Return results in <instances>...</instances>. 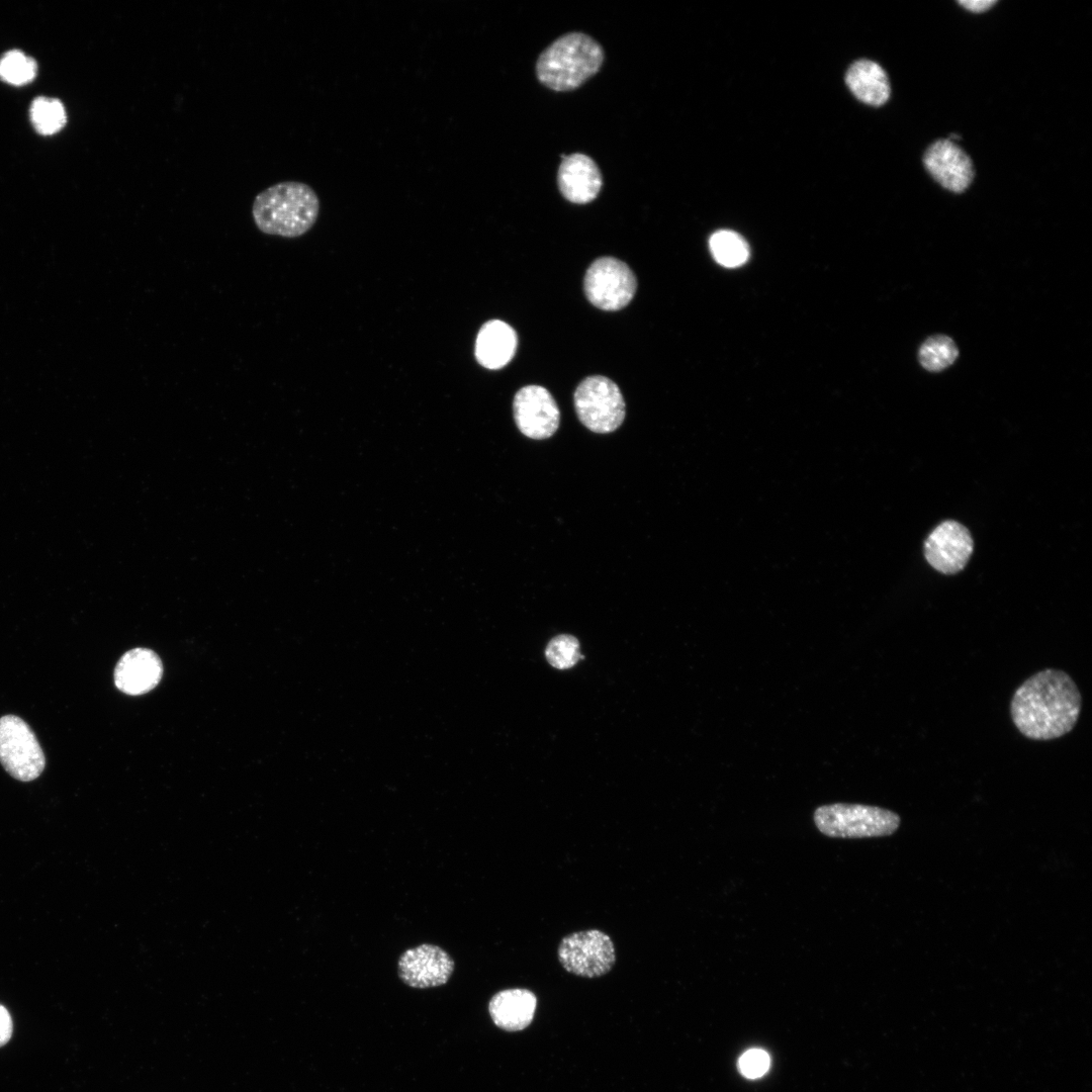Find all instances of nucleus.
Here are the masks:
<instances>
[{
  "label": "nucleus",
  "mask_w": 1092,
  "mask_h": 1092,
  "mask_svg": "<svg viewBox=\"0 0 1092 1092\" xmlns=\"http://www.w3.org/2000/svg\"><path fill=\"white\" fill-rule=\"evenodd\" d=\"M959 356L954 342L947 336L935 335L928 338L920 347L918 359L922 367L937 372L951 365Z\"/></svg>",
  "instance_id": "nucleus-19"
},
{
  "label": "nucleus",
  "mask_w": 1092,
  "mask_h": 1092,
  "mask_svg": "<svg viewBox=\"0 0 1092 1092\" xmlns=\"http://www.w3.org/2000/svg\"><path fill=\"white\" fill-rule=\"evenodd\" d=\"M557 183L561 194L570 202L583 204L597 198L603 185L601 171L595 161L580 153L562 156Z\"/></svg>",
  "instance_id": "nucleus-13"
},
{
  "label": "nucleus",
  "mask_w": 1092,
  "mask_h": 1092,
  "mask_svg": "<svg viewBox=\"0 0 1092 1092\" xmlns=\"http://www.w3.org/2000/svg\"><path fill=\"white\" fill-rule=\"evenodd\" d=\"M604 57L603 48L589 35L566 33L541 53L536 74L544 86L554 91H570L600 70Z\"/></svg>",
  "instance_id": "nucleus-3"
},
{
  "label": "nucleus",
  "mask_w": 1092,
  "mask_h": 1092,
  "mask_svg": "<svg viewBox=\"0 0 1092 1092\" xmlns=\"http://www.w3.org/2000/svg\"><path fill=\"white\" fill-rule=\"evenodd\" d=\"M513 412L520 432L528 438H550L558 429L560 413L550 392L539 385L522 387L515 395Z\"/></svg>",
  "instance_id": "nucleus-9"
},
{
  "label": "nucleus",
  "mask_w": 1092,
  "mask_h": 1092,
  "mask_svg": "<svg viewBox=\"0 0 1092 1092\" xmlns=\"http://www.w3.org/2000/svg\"><path fill=\"white\" fill-rule=\"evenodd\" d=\"M320 199L315 191L299 181H283L258 193L252 204V215L263 234L283 238H298L315 223Z\"/></svg>",
  "instance_id": "nucleus-2"
},
{
  "label": "nucleus",
  "mask_w": 1092,
  "mask_h": 1092,
  "mask_svg": "<svg viewBox=\"0 0 1092 1092\" xmlns=\"http://www.w3.org/2000/svg\"><path fill=\"white\" fill-rule=\"evenodd\" d=\"M557 957L566 972L597 978L611 971L616 962V949L607 933L586 929L564 936L559 942Z\"/></svg>",
  "instance_id": "nucleus-7"
},
{
  "label": "nucleus",
  "mask_w": 1092,
  "mask_h": 1092,
  "mask_svg": "<svg viewBox=\"0 0 1092 1092\" xmlns=\"http://www.w3.org/2000/svg\"><path fill=\"white\" fill-rule=\"evenodd\" d=\"M0 763L14 779L30 782L44 769L46 757L40 744L20 717L5 715L0 718Z\"/></svg>",
  "instance_id": "nucleus-6"
},
{
  "label": "nucleus",
  "mask_w": 1092,
  "mask_h": 1092,
  "mask_svg": "<svg viewBox=\"0 0 1092 1092\" xmlns=\"http://www.w3.org/2000/svg\"><path fill=\"white\" fill-rule=\"evenodd\" d=\"M583 287L592 304L613 311L625 307L632 300L637 280L626 263L613 257H603L586 270Z\"/></svg>",
  "instance_id": "nucleus-8"
},
{
  "label": "nucleus",
  "mask_w": 1092,
  "mask_h": 1092,
  "mask_svg": "<svg viewBox=\"0 0 1092 1092\" xmlns=\"http://www.w3.org/2000/svg\"><path fill=\"white\" fill-rule=\"evenodd\" d=\"M518 345L515 330L507 323L491 320L483 324L475 341V358L487 369H499L514 357Z\"/></svg>",
  "instance_id": "nucleus-16"
},
{
  "label": "nucleus",
  "mask_w": 1092,
  "mask_h": 1092,
  "mask_svg": "<svg viewBox=\"0 0 1092 1092\" xmlns=\"http://www.w3.org/2000/svg\"><path fill=\"white\" fill-rule=\"evenodd\" d=\"M709 245L715 260L725 267L740 266L749 256V249L744 239L732 231L716 232L711 236Z\"/></svg>",
  "instance_id": "nucleus-18"
},
{
  "label": "nucleus",
  "mask_w": 1092,
  "mask_h": 1092,
  "mask_svg": "<svg viewBox=\"0 0 1092 1092\" xmlns=\"http://www.w3.org/2000/svg\"><path fill=\"white\" fill-rule=\"evenodd\" d=\"M162 673L161 659L153 650L133 648L118 660L114 669V684L124 694L143 695L159 684Z\"/></svg>",
  "instance_id": "nucleus-14"
},
{
  "label": "nucleus",
  "mask_w": 1092,
  "mask_h": 1092,
  "mask_svg": "<svg viewBox=\"0 0 1092 1092\" xmlns=\"http://www.w3.org/2000/svg\"><path fill=\"white\" fill-rule=\"evenodd\" d=\"M545 654L548 662L558 669L569 668L581 658L577 639L566 634L554 637L548 643Z\"/></svg>",
  "instance_id": "nucleus-22"
},
{
  "label": "nucleus",
  "mask_w": 1092,
  "mask_h": 1092,
  "mask_svg": "<svg viewBox=\"0 0 1092 1092\" xmlns=\"http://www.w3.org/2000/svg\"><path fill=\"white\" fill-rule=\"evenodd\" d=\"M770 1065L768 1054L760 1049H751L739 1059L738 1067L742 1075L755 1079L763 1076Z\"/></svg>",
  "instance_id": "nucleus-23"
},
{
  "label": "nucleus",
  "mask_w": 1092,
  "mask_h": 1092,
  "mask_svg": "<svg viewBox=\"0 0 1092 1092\" xmlns=\"http://www.w3.org/2000/svg\"><path fill=\"white\" fill-rule=\"evenodd\" d=\"M964 8L974 13H982L990 9L997 3L996 0H960L958 1Z\"/></svg>",
  "instance_id": "nucleus-25"
},
{
  "label": "nucleus",
  "mask_w": 1092,
  "mask_h": 1092,
  "mask_svg": "<svg viewBox=\"0 0 1092 1092\" xmlns=\"http://www.w3.org/2000/svg\"><path fill=\"white\" fill-rule=\"evenodd\" d=\"M818 830L834 838H866L893 834L900 816L893 811L869 805L834 803L814 811Z\"/></svg>",
  "instance_id": "nucleus-4"
},
{
  "label": "nucleus",
  "mask_w": 1092,
  "mask_h": 1092,
  "mask_svg": "<svg viewBox=\"0 0 1092 1092\" xmlns=\"http://www.w3.org/2000/svg\"><path fill=\"white\" fill-rule=\"evenodd\" d=\"M923 164L936 182L956 193L964 192L975 175L971 158L948 139L930 145L924 153Z\"/></svg>",
  "instance_id": "nucleus-12"
},
{
  "label": "nucleus",
  "mask_w": 1092,
  "mask_h": 1092,
  "mask_svg": "<svg viewBox=\"0 0 1092 1092\" xmlns=\"http://www.w3.org/2000/svg\"><path fill=\"white\" fill-rule=\"evenodd\" d=\"M973 547V539L965 526L956 521H945L925 540L924 555L934 569L953 574L965 567Z\"/></svg>",
  "instance_id": "nucleus-10"
},
{
  "label": "nucleus",
  "mask_w": 1092,
  "mask_h": 1092,
  "mask_svg": "<svg viewBox=\"0 0 1092 1092\" xmlns=\"http://www.w3.org/2000/svg\"><path fill=\"white\" fill-rule=\"evenodd\" d=\"M574 406L581 424L592 432L608 434L625 419V401L611 379L594 375L583 379L574 392Z\"/></svg>",
  "instance_id": "nucleus-5"
},
{
  "label": "nucleus",
  "mask_w": 1092,
  "mask_h": 1092,
  "mask_svg": "<svg viewBox=\"0 0 1092 1092\" xmlns=\"http://www.w3.org/2000/svg\"><path fill=\"white\" fill-rule=\"evenodd\" d=\"M537 1006L535 994L524 988L506 989L492 996L488 1011L496 1026L507 1031L522 1030L530 1025Z\"/></svg>",
  "instance_id": "nucleus-15"
},
{
  "label": "nucleus",
  "mask_w": 1092,
  "mask_h": 1092,
  "mask_svg": "<svg viewBox=\"0 0 1092 1092\" xmlns=\"http://www.w3.org/2000/svg\"><path fill=\"white\" fill-rule=\"evenodd\" d=\"M30 117L35 129L44 135L59 131L67 120L63 104L48 97H38L32 102Z\"/></svg>",
  "instance_id": "nucleus-20"
},
{
  "label": "nucleus",
  "mask_w": 1092,
  "mask_h": 1092,
  "mask_svg": "<svg viewBox=\"0 0 1092 1092\" xmlns=\"http://www.w3.org/2000/svg\"><path fill=\"white\" fill-rule=\"evenodd\" d=\"M13 1023L8 1010L0 1004V1046L6 1044L12 1035Z\"/></svg>",
  "instance_id": "nucleus-24"
},
{
  "label": "nucleus",
  "mask_w": 1092,
  "mask_h": 1092,
  "mask_svg": "<svg viewBox=\"0 0 1092 1092\" xmlns=\"http://www.w3.org/2000/svg\"><path fill=\"white\" fill-rule=\"evenodd\" d=\"M33 59L20 51H10L0 59V78L13 85H24L36 75Z\"/></svg>",
  "instance_id": "nucleus-21"
},
{
  "label": "nucleus",
  "mask_w": 1092,
  "mask_h": 1092,
  "mask_svg": "<svg viewBox=\"0 0 1092 1092\" xmlns=\"http://www.w3.org/2000/svg\"><path fill=\"white\" fill-rule=\"evenodd\" d=\"M1082 709V696L1065 671L1045 668L1026 678L1014 692L1010 716L1026 738L1048 741L1073 730Z\"/></svg>",
  "instance_id": "nucleus-1"
},
{
  "label": "nucleus",
  "mask_w": 1092,
  "mask_h": 1092,
  "mask_svg": "<svg viewBox=\"0 0 1092 1092\" xmlns=\"http://www.w3.org/2000/svg\"><path fill=\"white\" fill-rule=\"evenodd\" d=\"M845 82L861 102L880 106L890 97V83L884 69L870 60L854 62L846 72Z\"/></svg>",
  "instance_id": "nucleus-17"
},
{
  "label": "nucleus",
  "mask_w": 1092,
  "mask_h": 1092,
  "mask_svg": "<svg viewBox=\"0 0 1092 1092\" xmlns=\"http://www.w3.org/2000/svg\"><path fill=\"white\" fill-rule=\"evenodd\" d=\"M398 975L413 988L436 987L447 983L454 962L440 946L421 944L406 949L399 958Z\"/></svg>",
  "instance_id": "nucleus-11"
}]
</instances>
